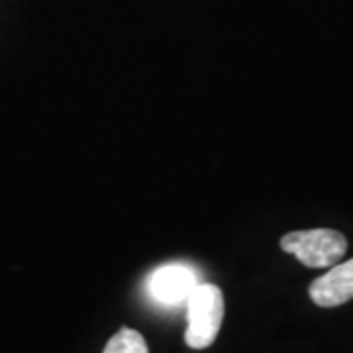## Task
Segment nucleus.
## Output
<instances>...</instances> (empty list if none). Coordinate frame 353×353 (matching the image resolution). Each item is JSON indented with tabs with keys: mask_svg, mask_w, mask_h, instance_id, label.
Masks as SVG:
<instances>
[{
	"mask_svg": "<svg viewBox=\"0 0 353 353\" xmlns=\"http://www.w3.org/2000/svg\"><path fill=\"white\" fill-rule=\"evenodd\" d=\"M199 279L187 265H165L150 277V294L157 303L175 306V304L187 303Z\"/></svg>",
	"mask_w": 353,
	"mask_h": 353,
	"instance_id": "7ed1b4c3",
	"label": "nucleus"
},
{
	"mask_svg": "<svg viewBox=\"0 0 353 353\" xmlns=\"http://www.w3.org/2000/svg\"><path fill=\"white\" fill-rule=\"evenodd\" d=\"M281 248L283 252L294 255L306 267L326 269L340 263V259L347 252V240L336 230L316 228V230L290 232L283 236Z\"/></svg>",
	"mask_w": 353,
	"mask_h": 353,
	"instance_id": "f03ea898",
	"label": "nucleus"
},
{
	"mask_svg": "<svg viewBox=\"0 0 353 353\" xmlns=\"http://www.w3.org/2000/svg\"><path fill=\"white\" fill-rule=\"evenodd\" d=\"M104 353H150L143 336L132 328H122L108 340Z\"/></svg>",
	"mask_w": 353,
	"mask_h": 353,
	"instance_id": "39448f33",
	"label": "nucleus"
},
{
	"mask_svg": "<svg viewBox=\"0 0 353 353\" xmlns=\"http://www.w3.org/2000/svg\"><path fill=\"white\" fill-rule=\"evenodd\" d=\"M308 294L322 308H334L353 299V259L332 265L326 275L312 281Z\"/></svg>",
	"mask_w": 353,
	"mask_h": 353,
	"instance_id": "20e7f679",
	"label": "nucleus"
},
{
	"mask_svg": "<svg viewBox=\"0 0 353 353\" xmlns=\"http://www.w3.org/2000/svg\"><path fill=\"white\" fill-rule=\"evenodd\" d=\"M224 320V294L216 285L199 283L187 301V332L185 340L192 350L212 345Z\"/></svg>",
	"mask_w": 353,
	"mask_h": 353,
	"instance_id": "f257e3e1",
	"label": "nucleus"
}]
</instances>
